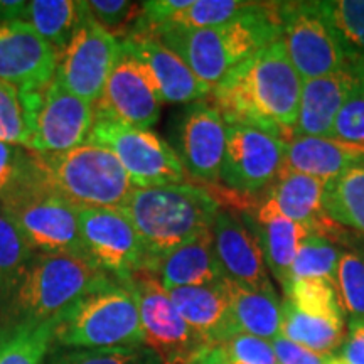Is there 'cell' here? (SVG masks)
I'll return each instance as SVG.
<instances>
[{
	"label": "cell",
	"instance_id": "obj_1",
	"mask_svg": "<svg viewBox=\"0 0 364 364\" xmlns=\"http://www.w3.org/2000/svg\"><path fill=\"white\" fill-rule=\"evenodd\" d=\"M302 83L279 39L236 66L208 100L228 125L253 127L290 142L295 136Z\"/></svg>",
	"mask_w": 364,
	"mask_h": 364
},
{
	"label": "cell",
	"instance_id": "obj_2",
	"mask_svg": "<svg viewBox=\"0 0 364 364\" xmlns=\"http://www.w3.org/2000/svg\"><path fill=\"white\" fill-rule=\"evenodd\" d=\"M172 49L209 88L268 44L282 39L277 2H260L257 11L208 29H166L154 36Z\"/></svg>",
	"mask_w": 364,
	"mask_h": 364
},
{
	"label": "cell",
	"instance_id": "obj_3",
	"mask_svg": "<svg viewBox=\"0 0 364 364\" xmlns=\"http://www.w3.org/2000/svg\"><path fill=\"white\" fill-rule=\"evenodd\" d=\"M122 211L142 238L154 272L172 250L211 231L221 206L206 188L186 182L135 189Z\"/></svg>",
	"mask_w": 364,
	"mask_h": 364
},
{
	"label": "cell",
	"instance_id": "obj_4",
	"mask_svg": "<svg viewBox=\"0 0 364 364\" xmlns=\"http://www.w3.org/2000/svg\"><path fill=\"white\" fill-rule=\"evenodd\" d=\"M113 279L85 255L36 253L0 309V322L53 321L80 297Z\"/></svg>",
	"mask_w": 364,
	"mask_h": 364
},
{
	"label": "cell",
	"instance_id": "obj_5",
	"mask_svg": "<svg viewBox=\"0 0 364 364\" xmlns=\"http://www.w3.org/2000/svg\"><path fill=\"white\" fill-rule=\"evenodd\" d=\"M54 344L58 349L144 346L135 295L118 279L91 290L58 317Z\"/></svg>",
	"mask_w": 364,
	"mask_h": 364
},
{
	"label": "cell",
	"instance_id": "obj_6",
	"mask_svg": "<svg viewBox=\"0 0 364 364\" xmlns=\"http://www.w3.org/2000/svg\"><path fill=\"white\" fill-rule=\"evenodd\" d=\"M34 156L48 184L78 208L122 209L135 191L118 159L102 145L86 142L66 152Z\"/></svg>",
	"mask_w": 364,
	"mask_h": 364
},
{
	"label": "cell",
	"instance_id": "obj_7",
	"mask_svg": "<svg viewBox=\"0 0 364 364\" xmlns=\"http://www.w3.org/2000/svg\"><path fill=\"white\" fill-rule=\"evenodd\" d=\"M0 209L36 253L83 255L80 208L48 184L38 162L34 174L0 201Z\"/></svg>",
	"mask_w": 364,
	"mask_h": 364
},
{
	"label": "cell",
	"instance_id": "obj_8",
	"mask_svg": "<svg viewBox=\"0 0 364 364\" xmlns=\"http://www.w3.org/2000/svg\"><path fill=\"white\" fill-rule=\"evenodd\" d=\"M88 142L113 152L135 189L186 184L189 179L176 150L150 129L95 120Z\"/></svg>",
	"mask_w": 364,
	"mask_h": 364
},
{
	"label": "cell",
	"instance_id": "obj_9",
	"mask_svg": "<svg viewBox=\"0 0 364 364\" xmlns=\"http://www.w3.org/2000/svg\"><path fill=\"white\" fill-rule=\"evenodd\" d=\"M122 282L135 295L144 346L152 349L162 363L188 364L203 349L211 348L181 317L156 273L139 272Z\"/></svg>",
	"mask_w": 364,
	"mask_h": 364
},
{
	"label": "cell",
	"instance_id": "obj_10",
	"mask_svg": "<svg viewBox=\"0 0 364 364\" xmlns=\"http://www.w3.org/2000/svg\"><path fill=\"white\" fill-rule=\"evenodd\" d=\"M277 17L287 54L302 80L353 68L339 38L312 2H277Z\"/></svg>",
	"mask_w": 364,
	"mask_h": 364
},
{
	"label": "cell",
	"instance_id": "obj_11",
	"mask_svg": "<svg viewBox=\"0 0 364 364\" xmlns=\"http://www.w3.org/2000/svg\"><path fill=\"white\" fill-rule=\"evenodd\" d=\"M80 240L85 257L118 280L150 272L144 241L122 209L80 208Z\"/></svg>",
	"mask_w": 364,
	"mask_h": 364
},
{
	"label": "cell",
	"instance_id": "obj_12",
	"mask_svg": "<svg viewBox=\"0 0 364 364\" xmlns=\"http://www.w3.org/2000/svg\"><path fill=\"white\" fill-rule=\"evenodd\" d=\"M118 56L120 41L102 29L85 9L70 43L58 53L54 80L73 95L95 105L102 97Z\"/></svg>",
	"mask_w": 364,
	"mask_h": 364
},
{
	"label": "cell",
	"instance_id": "obj_13",
	"mask_svg": "<svg viewBox=\"0 0 364 364\" xmlns=\"http://www.w3.org/2000/svg\"><path fill=\"white\" fill-rule=\"evenodd\" d=\"M34 132V152H66L88 142L95 125L93 105L63 88L56 80L24 91Z\"/></svg>",
	"mask_w": 364,
	"mask_h": 364
},
{
	"label": "cell",
	"instance_id": "obj_14",
	"mask_svg": "<svg viewBox=\"0 0 364 364\" xmlns=\"http://www.w3.org/2000/svg\"><path fill=\"white\" fill-rule=\"evenodd\" d=\"M287 142L260 129L228 125V142L221 181L228 191L257 196L284 172Z\"/></svg>",
	"mask_w": 364,
	"mask_h": 364
},
{
	"label": "cell",
	"instance_id": "obj_15",
	"mask_svg": "<svg viewBox=\"0 0 364 364\" xmlns=\"http://www.w3.org/2000/svg\"><path fill=\"white\" fill-rule=\"evenodd\" d=\"M177 157L193 179L206 186L221 181L228 142V124L209 100L186 105L172 127Z\"/></svg>",
	"mask_w": 364,
	"mask_h": 364
},
{
	"label": "cell",
	"instance_id": "obj_16",
	"mask_svg": "<svg viewBox=\"0 0 364 364\" xmlns=\"http://www.w3.org/2000/svg\"><path fill=\"white\" fill-rule=\"evenodd\" d=\"M161 107L162 100L147 70L120 43V56L108 76L102 97L93 105L95 120L150 129L157 124Z\"/></svg>",
	"mask_w": 364,
	"mask_h": 364
},
{
	"label": "cell",
	"instance_id": "obj_17",
	"mask_svg": "<svg viewBox=\"0 0 364 364\" xmlns=\"http://www.w3.org/2000/svg\"><path fill=\"white\" fill-rule=\"evenodd\" d=\"M58 53L31 26L0 21V81L34 91L54 80Z\"/></svg>",
	"mask_w": 364,
	"mask_h": 364
},
{
	"label": "cell",
	"instance_id": "obj_18",
	"mask_svg": "<svg viewBox=\"0 0 364 364\" xmlns=\"http://www.w3.org/2000/svg\"><path fill=\"white\" fill-rule=\"evenodd\" d=\"M326 182L299 172H282V176L263 193L255 204V216L277 215L299 223L311 230L314 236L329 238L338 233L339 225L327 216L324 209Z\"/></svg>",
	"mask_w": 364,
	"mask_h": 364
},
{
	"label": "cell",
	"instance_id": "obj_19",
	"mask_svg": "<svg viewBox=\"0 0 364 364\" xmlns=\"http://www.w3.org/2000/svg\"><path fill=\"white\" fill-rule=\"evenodd\" d=\"M211 233L225 279L247 289H265L272 285L260 241L250 223H243L233 213L221 209Z\"/></svg>",
	"mask_w": 364,
	"mask_h": 364
},
{
	"label": "cell",
	"instance_id": "obj_20",
	"mask_svg": "<svg viewBox=\"0 0 364 364\" xmlns=\"http://www.w3.org/2000/svg\"><path fill=\"white\" fill-rule=\"evenodd\" d=\"M122 48L142 65L156 85L162 103L189 105L211 97V88L172 49L152 38L129 36Z\"/></svg>",
	"mask_w": 364,
	"mask_h": 364
},
{
	"label": "cell",
	"instance_id": "obj_21",
	"mask_svg": "<svg viewBox=\"0 0 364 364\" xmlns=\"http://www.w3.org/2000/svg\"><path fill=\"white\" fill-rule=\"evenodd\" d=\"M363 88L364 70L358 68L304 80L295 136H332L339 112Z\"/></svg>",
	"mask_w": 364,
	"mask_h": 364
},
{
	"label": "cell",
	"instance_id": "obj_22",
	"mask_svg": "<svg viewBox=\"0 0 364 364\" xmlns=\"http://www.w3.org/2000/svg\"><path fill=\"white\" fill-rule=\"evenodd\" d=\"M181 317L208 346H220L236 334L228 280L167 290Z\"/></svg>",
	"mask_w": 364,
	"mask_h": 364
},
{
	"label": "cell",
	"instance_id": "obj_23",
	"mask_svg": "<svg viewBox=\"0 0 364 364\" xmlns=\"http://www.w3.org/2000/svg\"><path fill=\"white\" fill-rule=\"evenodd\" d=\"M364 164L363 145L336 136H294L285 145L284 172H299L329 182Z\"/></svg>",
	"mask_w": 364,
	"mask_h": 364
},
{
	"label": "cell",
	"instance_id": "obj_24",
	"mask_svg": "<svg viewBox=\"0 0 364 364\" xmlns=\"http://www.w3.org/2000/svg\"><path fill=\"white\" fill-rule=\"evenodd\" d=\"M152 273L159 277L166 290L211 285L225 280L211 231H204L172 250L156 263Z\"/></svg>",
	"mask_w": 364,
	"mask_h": 364
},
{
	"label": "cell",
	"instance_id": "obj_25",
	"mask_svg": "<svg viewBox=\"0 0 364 364\" xmlns=\"http://www.w3.org/2000/svg\"><path fill=\"white\" fill-rule=\"evenodd\" d=\"M228 289L235 332H243L270 343L279 338L282 334V300L273 290V285L265 289H247L228 280Z\"/></svg>",
	"mask_w": 364,
	"mask_h": 364
},
{
	"label": "cell",
	"instance_id": "obj_26",
	"mask_svg": "<svg viewBox=\"0 0 364 364\" xmlns=\"http://www.w3.org/2000/svg\"><path fill=\"white\" fill-rule=\"evenodd\" d=\"M275 280L285 289L290 282V270L302 241L312 236L311 230L299 223L289 221L277 215L255 216L250 220Z\"/></svg>",
	"mask_w": 364,
	"mask_h": 364
},
{
	"label": "cell",
	"instance_id": "obj_27",
	"mask_svg": "<svg viewBox=\"0 0 364 364\" xmlns=\"http://www.w3.org/2000/svg\"><path fill=\"white\" fill-rule=\"evenodd\" d=\"M56 321L0 322V364H44L54 344Z\"/></svg>",
	"mask_w": 364,
	"mask_h": 364
},
{
	"label": "cell",
	"instance_id": "obj_28",
	"mask_svg": "<svg viewBox=\"0 0 364 364\" xmlns=\"http://www.w3.org/2000/svg\"><path fill=\"white\" fill-rule=\"evenodd\" d=\"M78 0H33L27 2L22 22L31 26L56 53H61L75 34L85 14Z\"/></svg>",
	"mask_w": 364,
	"mask_h": 364
},
{
	"label": "cell",
	"instance_id": "obj_29",
	"mask_svg": "<svg viewBox=\"0 0 364 364\" xmlns=\"http://www.w3.org/2000/svg\"><path fill=\"white\" fill-rule=\"evenodd\" d=\"M292 343L322 356H334L346 339L344 327L326 318L307 316L295 309L289 300H282V334Z\"/></svg>",
	"mask_w": 364,
	"mask_h": 364
},
{
	"label": "cell",
	"instance_id": "obj_30",
	"mask_svg": "<svg viewBox=\"0 0 364 364\" xmlns=\"http://www.w3.org/2000/svg\"><path fill=\"white\" fill-rule=\"evenodd\" d=\"M312 4L339 38L349 65L364 70V0H316Z\"/></svg>",
	"mask_w": 364,
	"mask_h": 364
},
{
	"label": "cell",
	"instance_id": "obj_31",
	"mask_svg": "<svg viewBox=\"0 0 364 364\" xmlns=\"http://www.w3.org/2000/svg\"><path fill=\"white\" fill-rule=\"evenodd\" d=\"M324 209L338 225L364 233V164L326 182Z\"/></svg>",
	"mask_w": 364,
	"mask_h": 364
},
{
	"label": "cell",
	"instance_id": "obj_32",
	"mask_svg": "<svg viewBox=\"0 0 364 364\" xmlns=\"http://www.w3.org/2000/svg\"><path fill=\"white\" fill-rule=\"evenodd\" d=\"M284 290L285 299L297 311L344 327L346 314L336 282L327 279H300L290 282Z\"/></svg>",
	"mask_w": 364,
	"mask_h": 364
},
{
	"label": "cell",
	"instance_id": "obj_33",
	"mask_svg": "<svg viewBox=\"0 0 364 364\" xmlns=\"http://www.w3.org/2000/svg\"><path fill=\"white\" fill-rule=\"evenodd\" d=\"M260 2H241V0H191L186 9L172 16L161 29L144 38L154 36L166 29H208L233 22L247 14L257 11Z\"/></svg>",
	"mask_w": 364,
	"mask_h": 364
},
{
	"label": "cell",
	"instance_id": "obj_34",
	"mask_svg": "<svg viewBox=\"0 0 364 364\" xmlns=\"http://www.w3.org/2000/svg\"><path fill=\"white\" fill-rule=\"evenodd\" d=\"M34 257V250L0 209V309L11 297Z\"/></svg>",
	"mask_w": 364,
	"mask_h": 364
},
{
	"label": "cell",
	"instance_id": "obj_35",
	"mask_svg": "<svg viewBox=\"0 0 364 364\" xmlns=\"http://www.w3.org/2000/svg\"><path fill=\"white\" fill-rule=\"evenodd\" d=\"M0 142L34 152V132L26 93L0 81Z\"/></svg>",
	"mask_w": 364,
	"mask_h": 364
},
{
	"label": "cell",
	"instance_id": "obj_36",
	"mask_svg": "<svg viewBox=\"0 0 364 364\" xmlns=\"http://www.w3.org/2000/svg\"><path fill=\"white\" fill-rule=\"evenodd\" d=\"M343 252L322 236H309L302 241L290 270V282L300 279H327L336 282ZM289 282V284H290Z\"/></svg>",
	"mask_w": 364,
	"mask_h": 364
},
{
	"label": "cell",
	"instance_id": "obj_37",
	"mask_svg": "<svg viewBox=\"0 0 364 364\" xmlns=\"http://www.w3.org/2000/svg\"><path fill=\"white\" fill-rule=\"evenodd\" d=\"M46 364H162L147 346L105 349H58Z\"/></svg>",
	"mask_w": 364,
	"mask_h": 364
},
{
	"label": "cell",
	"instance_id": "obj_38",
	"mask_svg": "<svg viewBox=\"0 0 364 364\" xmlns=\"http://www.w3.org/2000/svg\"><path fill=\"white\" fill-rule=\"evenodd\" d=\"M336 285L348 321H364V257L343 252L336 273Z\"/></svg>",
	"mask_w": 364,
	"mask_h": 364
},
{
	"label": "cell",
	"instance_id": "obj_39",
	"mask_svg": "<svg viewBox=\"0 0 364 364\" xmlns=\"http://www.w3.org/2000/svg\"><path fill=\"white\" fill-rule=\"evenodd\" d=\"M93 21L122 43L132 33L140 16V4L127 0H86Z\"/></svg>",
	"mask_w": 364,
	"mask_h": 364
},
{
	"label": "cell",
	"instance_id": "obj_40",
	"mask_svg": "<svg viewBox=\"0 0 364 364\" xmlns=\"http://www.w3.org/2000/svg\"><path fill=\"white\" fill-rule=\"evenodd\" d=\"M36 172L33 150L0 142V201L12 194Z\"/></svg>",
	"mask_w": 364,
	"mask_h": 364
},
{
	"label": "cell",
	"instance_id": "obj_41",
	"mask_svg": "<svg viewBox=\"0 0 364 364\" xmlns=\"http://www.w3.org/2000/svg\"><path fill=\"white\" fill-rule=\"evenodd\" d=\"M228 364H279L270 341L236 332L220 344Z\"/></svg>",
	"mask_w": 364,
	"mask_h": 364
},
{
	"label": "cell",
	"instance_id": "obj_42",
	"mask_svg": "<svg viewBox=\"0 0 364 364\" xmlns=\"http://www.w3.org/2000/svg\"><path fill=\"white\" fill-rule=\"evenodd\" d=\"M332 136L364 147V88L344 105L334 122Z\"/></svg>",
	"mask_w": 364,
	"mask_h": 364
},
{
	"label": "cell",
	"instance_id": "obj_43",
	"mask_svg": "<svg viewBox=\"0 0 364 364\" xmlns=\"http://www.w3.org/2000/svg\"><path fill=\"white\" fill-rule=\"evenodd\" d=\"M273 349H275L277 361L279 364H327L331 356H322L302 346L292 343L284 336H279L272 341Z\"/></svg>",
	"mask_w": 364,
	"mask_h": 364
},
{
	"label": "cell",
	"instance_id": "obj_44",
	"mask_svg": "<svg viewBox=\"0 0 364 364\" xmlns=\"http://www.w3.org/2000/svg\"><path fill=\"white\" fill-rule=\"evenodd\" d=\"M338 356L348 364H364V321H348V334Z\"/></svg>",
	"mask_w": 364,
	"mask_h": 364
},
{
	"label": "cell",
	"instance_id": "obj_45",
	"mask_svg": "<svg viewBox=\"0 0 364 364\" xmlns=\"http://www.w3.org/2000/svg\"><path fill=\"white\" fill-rule=\"evenodd\" d=\"M27 2L24 0H0V21H17L24 19Z\"/></svg>",
	"mask_w": 364,
	"mask_h": 364
},
{
	"label": "cell",
	"instance_id": "obj_46",
	"mask_svg": "<svg viewBox=\"0 0 364 364\" xmlns=\"http://www.w3.org/2000/svg\"><path fill=\"white\" fill-rule=\"evenodd\" d=\"M188 364H228L220 346H211V348L203 349L198 356H194Z\"/></svg>",
	"mask_w": 364,
	"mask_h": 364
},
{
	"label": "cell",
	"instance_id": "obj_47",
	"mask_svg": "<svg viewBox=\"0 0 364 364\" xmlns=\"http://www.w3.org/2000/svg\"><path fill=\"white\" fill-rule=\"evenodd\" d=\"M327 364H348V363H346L341 356H338V354H334V356L329 358V361H327Z\"/></svg>",
	"mask_w": 364,
	"mask_h": 364
},
{
	"label": "cell",
	"instance_id": "obj_48",
	"mask_svg": "<svg viewBox=\"0 0 364 364\" xmlns=\"http://www.w3.org/2000/svg\"><path fill=\"white\" fill-rule=\"evenodd\" d=\"M162 364H177V363H162Z\"/></svg>",
	"mask_w": 364,
	"mask_h": 364
}]
</instances>
